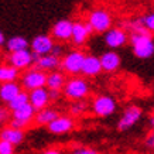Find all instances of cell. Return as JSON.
I'll use <instances>...</instances> for the list:
<instances>
[{
	"label": "cell",
	"mask_w": 154,
	"mask_h": 154,
	"mask_svg": "<svg viewBox=\"0 0 154 154\" xmlns=\"http://www.w3.org/2000/svg\"><path fill=\"white\" fill-rule=\"evenodd\" d=\"M19 78H20V71H17L9 64H2L0 65V85L17 82Z\"/></svg>",
	"instance_id": "cb8c5ba5"
},
{
	"label": "cell",
	"mask_w": 154,
	"mask_h": 154,
	"mask_svg": "<svg viewBox=\"0 0 154 154\" xmlns=\"http://www.w3.org/2000/svg\"><path fill=\"white\" fill-rule=\"evenodd\" d=\"M74 127L75 122L72 117L66 115H60L55 120L48 125L47 129L50 133H54V134H65V133H69Z\"/></svg>",
	"instance_id": "7c38bea8"
},
{
	"label": "cell",
	"mask_w": 154,
	"mask_h": 154,
	"mask_svg": "<svg viewBox=\"0 0 154 154\" xmlns=\"http://www.w3.org/2000/svg\"><path fill=\"white\" fill-rule=\"evenodd\" d=\"M150 125L154 127V115H151V117H150Z\"/></svg>",
	"instance_id": "74e56055"
},
{
	"label": "cell",
	"mask_w": 154,
	"mask_h": 154,
	"mask_svg": "<svg viewBox=\"0 0 154 154\" xmlns=\"http://www.w3.org/2000/svg\"><path fill=\"white\" fill-rule=\"evenodd\" d=\"M91 37L86 31V27H85V21H74V27H72V37H71V41L74 45L76 47H81L84 45L85 42L88 41V38Z\"/></svg>",
	"instance_id": "ac0fdd59"
},
{
	"label": "cell",
	"mask_w": 154,
	"mask_h": 154,
	"mask_svg": "<svg viewBox=\"0 0 154 154\" xmlns=\"http://www.w3.org/2000/svg\"><path fill=\"white\" fill-rule=\"evenodd\" d=\"M27 103H28V92L21 91V92H20L11 102L7 103V110L11 113V112H14V110L20 109L21 106H24V105H27Z\"/></svg>",
	"instance_id": "d4e9b609"
},
{
	"label": "cell",
	"mask_w": 154,
	"mask_h": 154,
	"mask_svg": "<svg viewBox=\"0 0 154 154\" xmlns=\"http://www.w3.org/2000/svg\"><path fill=\"white\" fill-rule=\"evenodd\" d=\"M66 82L65 74L60 72V71H52L50 74H47V89H55V91H62L64 85Z\"/></svg>",
	"instance_id": "603a6c76"
},
{
	"label": "cell",
	"mask_w": 154,
	"mask_h": 154,
	"mask_svg": "<svg viewBox=\"0 0 154 154\" xmlns=\"http://www.w3.org/2000/svg\"><path fill=\"white\" fill-rule=\"evenodd\" d=\"M50 96H48V89L47 88H40L35 91L28 92V103L33 106L35 112H40L42 109L48 107L50 105Z\"/></svg>",
	"instance_id": "4fadbf2b"
},
{
	"label": "cell",
	"mask_w": 154,
	"mask_h": 154,
	"mask_svg": "<svg viewBox=\"0 0 154 154\" xmlns=\"http://www.w3.org/2000/svg\"><path fill=\"white\" fill-rule=\"evenodd\" d=\"M30 48V41L23 35H13L6 40V50L9 54L13 52H19V51H24Z\"/></svg>",
	"instance_id": "ffe728a7"
},
{
	"label": "cell",
	"mask_w": 154,
	"mask_h": 154,
	"mask_svg": "<svg viewBox=\"0 0 154 154\" xmlns=\"http://www.w3.org/2000/svg\"><path fill=\"white\" fill-rule=\"evenodd\" d=\"M61 64V58L58 57H54L52 54H48V55H44V57H40L38 61L34 64V68L38 71H42L45 74H50L52 71H57V68L60 66Z\"/></svg>",
	"instance_id": "9a60e30c"
},
{
	"label": "cell",
	"mask_w": 154,
	"mask_h": 154,
	"mask_svg": "<svg viewBox=\"0 0 154 154\" xmlns=\"http://www.w3.org/2000/svg\"><path fill=\"white\" fill-rule=\"evenodd\" d=\"M71 154H99L95 149H91V147H76L71 151Z\"/></svg>",
	"instance_id": "f546056e"
},
{
	"label": "cell",
	"mask_w": 154,
	"mask_h": 154,
	"mask_svg": "<svg viewBox=\"0 0 154 154\" xmlns=\"http://www.w3.org/2000/svg\"><path fill=\"white\" fill-rule=\"evenodd\" d=\"M140 20H141V23H143L146 30H147L150 34H154V10L146 13L144 16H141Z\"/></svg>",
	"instance_id": "4316f807"
},
{
	"label": "cell",
	"mask_w": 154,
	"mask_h": 154,
	"mask_svg": "<svg viewBox=\"0 0 154 154\" xmlns=\"http://www.w3.org/2000/svg\"><path fill=\"white\" fill-rule=\"evenodd\" d=\"M85 54L81 50H72V51L66 52L65 55L61 58L60 68L62 69V72L71 75V76H78L82 71V65L85 61Z\"/></svg>",
	"instance_id": "277c9868"
},
{
	"label": "cell",
	"mask_w": 154,
	"mask_h": 154,
	"mask_svg": "<svg viewBox=\"0 0 154 154\" xmlns=\"http://www.w3.org/2000/svg\"><path fill=\"white\" fill-rule=\"evenodd\" d=\"M20 82H11V84H2L0 85V102L9 103L11 102L17 95L21 92Z\"/></svg>",
	"instance_id": "d6986e66"
},
{
	"label": "cell",
	"mask_w": 154,
	"mask_h": 154,
	"mask_svg": "<svg viewBox=\"0 0 154 154\" xmlns=\"http://www.w3.org/2000/svg\"><path fill=\"white\" fill-rule=\"evenodd\" d=\"M85 27H86V31H88L89 35H91V34H94V28L91 27V26H89V24L86 23V21H85Z\"/></svg>",
	"instance_id": "8d00e7d4"
},
{
	"label": "cell",
	"mask_w": 154,
	"mask_h": 154,
	"mask_svg": "<svg viewBox=\"0 0 154 154\" xmlns=\"http://www.w3.org/2000/svg\"><path fill=\"white\" fill-rule=\"evenodd\" d=\"M88 102L86 100H76V102H72L71 103V106H69V113H71V116H81V115H84L86 110H88Z\"/></svg>",
	"instance_id": "484cf974"
},
{
	"label": "cell",
	"mask_w": 154,
	"mask_h": 154,
	"mask_svg": "<svg viewBox=\"0 0 154 154\" xmlns=\"http://www.w3.org/2000/svg\"><path fill=\"white\" fill-rule=\"evenodd\" d=\"M141 115H143V110L141 107H139L137 105H130L125 109V112L122 115V117L117 120V125H116V129L119 131H126L129 130L130 127H133L140 120Z\"/></svg>",
	"instance_id": "52a82bcc"
},
{
	"label": "cell",
	"mask_w": 154,
	"mask_h": 154,
	"mask_svg": "<svg viewBox=\"0 0 154 154\" xmlns=\"http://www.w3.org/2000/svg\"><path fill=\"white\" fill-rule=\"evenodd\" d=\"M26 137V133L23 130H17V129H11V127H3L0 130V140L7 141L10 144H13L14 147L17 144H21Z\"/></svg>",
	"instance_id": "e0dca14e"
},
{
	"label": "cell",
	"mask_w": 154,
	"mask_h": 154,
	"mask_svg": "<svg viewBox=\"0 0 154 154\" xmlns=\"http://www.w3.org/2000/svg\"><path fill=\"white\" fill-rule=\"evenodd\" d=\"M35 113L37 112L33 109V106H31L30 103H27V105L21 106L20 109H17V110H14V112L10 113V117L14 119V120H20V122H24V123L31 125L34 122Z\"/></svg>",
	"instance_id": "44dd1931"
},
{
	"label": "cell",
	"mask_w": 154,
	"mask_h": 154,
	"mask_svg": "<svg viewBox=\"0 0 154 154\" xmlns=\"http://www.w3.org/2000/svg\"><path fill=\"white\" fill-rule=\"evenodd\" d=\"M146 144L150 149H154V130H151L146 137Z\"/></svg>",
	"instance_id": "d6a6232c"
},
{
	"label": "cell",
	"mask_w": 154,
	"mask_h": 154,
	"mask_svg": "<svg viewBox=\"0 0 154 154\" xmlns=\"http://www.w3.org/2000/svg\"><path fill=\"white\" fill-rule=\"evenodd\" d=\"M102 72V65H100V61L99 57L96 55H86L84 61V65H82V71L81 74L84 76H96Z\"/></svg>",
	"instance_id": "2e32d148"
},
{
	"label": "cell",
	"mask_w": 154,
	"mask_h": 154,
	"mask_svg": "<svg viewBox=\"0 0 154 154\" xmlns=\"http://www.w3.org/2000/svg\"><path fill=\"white\" fill-rule=\"evenodd\" d=\"M30 126L28 123H24V122H20V120H14V119H10L9 120V127L11 129H17V130H23L24 129H27Z\"/></svg>",
	"instance_id": "f1b7e54d"
},
{
	"label": "cell",
	"mask_w": 154,
	"mask_h": 154,
	"mask_svg": "<svg viewBox=\"0 0 154 154\" xmlns=\"http://www.w3.org/2000/svg\"><path fill=\"white\" fill-rule=\"evenodd\" d=\"M7 64L16 68L17 71H27L34 65L33 62V54L30 50H24V51L13 52L9 54L7 57Z\"/></svg>",
	"instance_id": "30bf717a"
},
{
	"label": "cell",
	"mask_w": 154,
	"mask_h": 154,
	"mask_svg": "<svg viewBox=\"0 0 154 154\" xmlns=\"http://www.w3.org/2000/svg\"><path fill=\"white\" fill-rule=\"evenodd\" d=\"M61 95H62V91H55V89H48V96H50V100H58Z\"/></svg>",
	"instance_id": "4dcf8cb0"
},
{
	"label": "cell",
	"mask_w": 154,
	"mask_h": 154,
	"mask_svg": "<svg viewBox=\"0 0 154 154\" xmlns=\"http://www.w3.org/2000/svg\"><path fill=\"white\" fill-rule=\"evenodd\" d=\"M6 45V37H5V33L3 31H0V48Z\"/></svg>",
	"instance_id": "d590c367"
},
{
	"label": "cell",
	"mask_w": 154,
	"mask_h": 154,
	"mask_svg": "<svg viewBox=\"0 0 154 154\" xmlns=\"http://www.w3.org/2000/svg\"><path fill=\"white\" fill-rule=\"evenodd\" d=\"M20 85H21V89L26 91V92H31V91H35V89L45 88V85H47V74L31 66L30 69L24 71L23 74L20 75Z\"/></svg>",
	"instance_id": "5b68a950"
},
{
	"label": "cell",
	"mask_w": 154,
	"mask_h": 154,
	"mask_svg": "<svg viewBox=\"0 0 154 154\" xmlns=\"http://www.w3.org/2000/svg\"><path fill=\"white\" fill-rule=\"evenodd\" d=\"M51 54L54 57H58V58H61V55H62V45H60V44H55V45H54V48H52Z\"/></svg>",
	"instance_id": "836d02e7"
},
{
	"label": "cell",
	"mask_w": 154,
	"mask_h": 154,
	"mask_svg": "<svg viewBox=\"0 0 154 154\" xmlns=\"http://www.w3.org/2000/svg\"><path fill=\"white\" fill-rule=\"evenodd\" d=\"M89 92H91V88H89L88 81L81 76H71L69 79H66L62 88V95L72 102L85 100Z\"/></svg>",
	"instance_id": "7a4b0ae2"
},
{
	"label": "cell",
	"mask_w": 154,
	"mask_h": 154,
	"mask_svg": "<svg viewBox=\"0 0 154 154\" xmlns=\"http://www.w3.org/2000/svg\"><path fill=\"white\" fill-rule=\"evenodd\" d=\"M9 116H10V112L7 110V107L0 106V125H2V123H5Z\"/></svg>",
	"instance_id": "1f68e13d"
},
{
	"label": "cell",
	"mask_w": 154,
	"mask_h": 154,
	"mask_svg": "<svg viewBox=\"0 0 154 154\" xmlns=\"http://www.w3.org/2000/svg\"><path fill=\"white\" fill-rule=\"evenodd\" d=\"M105 44L112 50L123 47L127 41H129V33L122 27H112L109 31L105 33Z\"/></svg>",
	"instance_id": "8fae6325"
},
{
	"label": "cell",
	"mask_w": 154,
	"mask_h": 154,
	"mask_svg": "<svg viewBox=\"0 0 154 154\" xmlns=\"http://www.w3.org/2000/svg\"><path fill=\"white\" fill-rule=\"evenodd\" d=\"M14 146L7 141L0 140V154H14Z\"/></svg>",
	"instance_id": "83f0119b"
},
{
	"label": "cell",
	"mask_w": 154,
	"mask_h": 154,
	"mask_svg": "<svg viewBox=\"0 0 154 154\" xmlns=\"http://www.w3.org/2000/svg\"><path fill=\"white\" fill-rule=\"evenodd\" d=\"M117 103L116 100L110 96V95H98L95 96L92 103H91V109L92 112L98 117H107L116 112Z\"/></svg>",
	"instance_id": "8992f818"
},
{
	"label": "cell",
	"mask_w": 154,
	"mask_h": 154,
	"mask_svg": "<svg viewBox=\"0 0 154 154\" xmlns=\"http://www.w3.org/2000/svg\"><path fill=\"white\" fill-rule=\"evenodd\" d=\"M54 45H55V41L52 40L50 34H38L30 42V51L33 54H37L38 57H44L51 54Z\"/></svg>",
	"instance_id": "ba28073f"
},
{
	"label": "cell",
	"mask_w": 154,
	"mask_h": 154,
	"mask_svg": "<svg viewBox=\"0 0 154 154\" xmlns=\"http://www.w3.org/2000/svg\"><path fill=\"white\" fill-rule=\"evenodd\" d=\"M60 116V113L57 112L55 109L52 107H45L40 112L35 113V117H34V123L38 125V126H48L51 122H54L57 117Z\"/></svg>",
	"instance_id": "7402d4cb"
},
{
	"label": "cell",
	"mask_w": 154,
	"mask_h": 154,
	"mask_svg": "<svg viewBox=\"0 0 154 154\" xmlns=\"http://www.w3.org/2000/svg\"><path fill=\"white\" fill-rule=\"evenodd\" d=\"M41 154H62V151L58 149H48V150H45V151H42Z\"/></svg>",
	"instance_id": "e575fe53"
},
{
	"label": "cell",
	"mask_w": 154,
	"mask_h": 154,
	"mask_svg": "<svg viewBox=\"0 0 154 154\" xmlns=\"http://www.w3.org/2000/svg\"><path fill=\"white\" fill-rule=\"evenodd\" d=\"M129 42L137 58L149 60L154 55V40L151 34H129Z\"/></svg>",
	"instance_id": "6da1fadb"
},
{
	"label": "cell",
	"mask_w": 154,
	"mask_h": 154,
	"mask_svg": "<svg viewBox=\"0 0 154 154\" xmlns=\"http://www.w3.org/2000/svg\"><path fill=\"white\" fill-rule=\"evenodd\" d=\"M72 27H74V21H71V20H68V19L58 20L51 27V34H50V35L52 37L54 41H60V42L71 41Z\"/></svg>",
	"instance_id": "9c48e42d"
},
{
	"label": "cell",
	"mask_w": 154,
	"mask_h": 154,
	"mask_svg": "<svg viewBox=\"0 0 154 154\" xmlns=\"http://www.w3.org/2000/svg\"><path fill=\"white\" fill-rule=\"evenodd\" d=\"M86 23L94 28V33H106L113 27V16L109 10L96 7L88 13Z\"/></svg>",
	"instance_id": "3957f363"
},
{
	"label": "cell",
	"mask_w": 154,
	"mask_h": 154,
	"mask_svg": "<svg viewBox=\"0 0 154 154\" xmlns=\"http://www.w3.org/2000/svg\"><path fill=\"white\" fill-rule=\"evenodd\" d=\"M100 61V65H102V71L105 72H116L120 68L122 64V58L116 51H106L103 52L102 55L99 57Z\"/></svg>",
	"instance_id": "5bb4252c"
}]
</instances>
